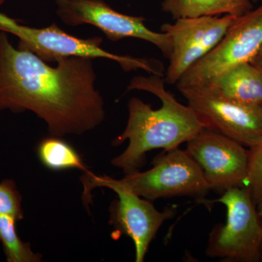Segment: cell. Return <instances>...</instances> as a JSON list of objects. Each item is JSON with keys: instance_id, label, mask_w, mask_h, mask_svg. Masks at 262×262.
<instances>
[{"instance_id": "1", "label": "cell", "mask_w": 262, "mask_h": 262, "mask_svg": "<svg viewBox=\"0 0 262 262\" xmlns=\"http://www.w3.org/2000/svg\"><path fill=\"white\" fill-rule=\"evenodd\" d=\"M92 58H61L52 67L31 52L13 47L0 31V110L32 112L50 135H82L105 119Z\"/></svg>"}, {"instance_id": "2", "label": "cell", "mask_w": 262, "mask_h": 262, "mask_svg": "<svg viewBox=\"0 0 262 262\" xmlns=\"http://www.w3.org/2000/svg\"><path fill=\"white\" fill-rule=\"evenodd\" d=\"M165 81L160 76H137L131 80L127 91H146L161 101V107L153 110L138 98L128 102L126 127L113 141L118 146L128 140L126 149L112 160V165L126 174L135 173L145 163L148 151L157 149L170 150L187 143L203 128L189 106L179 102L167 91Z\"/></svg>"}, {"instance_id": "3", "label": "cell", "mask_w": 262, "mask_h": 262, "mask_svg": "<svg viewBox=\"0 0 262 262\" xmlns=\"http://www.w3.org/2000/svg\"><path fill=\"white\" fill-rule=\"evenodd\" d=\"M152 165L149 170L126 174L122 179L87 172L82 179L84 195L88 201L94 188L120 187L150 201L180 196L201 201L211 191L201 167L186 149L165 150Z\"/></svg>"}, {"instance_id": "4", "label": "cell", "mask_w": 262, "mask_h": 262, "mask_svg": "<svg viewBox=\"0 0 262 262\" xmlns=\"http://www.w3.org/2000/svg\"><path fill=\"white\" fill-rule=\"evenodd\" d=\"M3 1L0 0V5ZM0 31L18 37V48L34 53L48 63L67 57L102 58L117 62L125 72L141 69L150 75L163 76L162 65L158 61L114 54L101 48L102 38L81 39L67 34L55 23L46 28H32L20 25L0 12Z\"/></svg>"}, {"instance_id": "5", "label": "cell", "mask_w": 262, "mask_h": 262, "mask_svg": "<svg viewBox=\"0 0 262 262\" xmlns=\"http://www.w3.org/2000/svg\"><path fill=\"white\" fill-rule=\"evenodd\" d=\"M213 203L225 205L227 221L212 229L207 256L224 261H261L262 222L248 188H232Z\"/></svg>"}, {"instance_id": "6", "label": "cell", "mask_w": 262, "mask_h": 262, "mask_svg": "<svg viewBox=\"0 0 262 262\" xmlns=\"http://www.w3.org/2000/svg\"><path fill=\"white\" fill-rule=\"evenodd\" d=\"M202 126L250 148L262 140V105L239 102L208 84L177 86Z\"/></svg>"}, {"instance_id": "7", "label": "cell", "mask_w": 262, "mask_h": 262, "mask_svg": "<svg viewBox=\"0 0 262 262\" xmlns=\"http://www.w3.org/2000/svg\"><path fill=\"white\" fill-rule=\"evenodd\" d=\"M262 46V4L236 17L220 42L182 75L177 86L208 84L230 67L250 62Z\"/></svg>"}, {"instance_id": "8", "label": "cell", "mask_w": 262, "mask_h": 262, "mask_svg": "<svg viewBox=\"0 0 262 262\" xmlns=\"http://www.w3.org/2000/svg\"><path fill=\"white\" fill-rule=\"evenodd\" d=\"M56 3L57 15L66 25L90 24L97 27L113 42L136 38L154 45L168 59L171 55L170 36L148 28L144 18L119 13L102 0H56Z\"/></svg>"}, {"instance_id": "9", "label": "cell", "mask_w": 262, "mask_h": 262, "mask_svg": "<svg viewBox=\"0 0 262 262\" xmlns=\"http://www.w3.org/2000/svg\"><path fill=\"white\" fill-rule=\"evenodd\" d=\"M186 150L201 167L211 190L223 194L244 187L248 149L241 143L203 127L187 141Z\"/></svg>"}, {"instance_id": "10", "label": "cell", "mask_w": 262, "mask_h": 262, "mask_svg": "<svg viewBox=\"0 0 262 262\" xmlns=\"http://www.w3.org/2000/svg\"><path fill=\"white\" fill-rule=\"evenodd\" d=\"M236 17L225 15L182 18L173 24H163L161 32L167 33L172 42L165 83L177 84L189 69L211 51Z\"/></svg>"}, {"instance_id": "11", "label": "cell", "mask_w": 262, "mask_h": 262, "mask_svg": "<svg viewBox=\"0 0 262 262\" xmlns=\"http://www.w3.org/2000/svg\"><path fill=\"white\" fill-rule=\"evenodd\" d=\"M119 199L110 206V223L115 234L130 237L134 243L135 261H144L149 245L165 221L173 216L171 209L159 211L149 200L120 187L111 188Z\"/></svg>"}, {"instance_id": "12", "label": "cell", "mask_w": 262, "mask_h": 262, "mask_svg": "<svg viewBox=\"0 0 262 262\" xmlns=\"http://www.w3.org/2000/svg\"><path fill=\"white\" fill-rule=\"evenodd\" d=\"M206 84L239 102L262 105V74L250 62L230 67Z\"/></svg>"}, {"instance_id": "13", "label": "cell", "mask_w": 262, "mask_h": 262, "mask_svg": "<svg viewBox=\"0 0 262 262\" xmlns=\"http://www.w3.org/2000/svg\"><path fill=\"white\" fill-rule=\"evenodd\" d=\"M162 10L177 20L182 18L241 16L253 9L251 0H163Z\"/></svg>"}, {"instance_id": "14", "label": "cell", "mask_w": 262, "mask_h": 262, "mask_svg": "<svg viewBox=\"0 0 262 262\" xmlns=\"http://www.w3.org/2000/svg\"><path fill=\"white\" fill-rule=\"evenodd\" d=\"M37 151L41 163L51 170L77 168L85 173L89 172L79 153L61 137L51 136L43 139L39 142Z\"/></svg>"}, {"instance_id": "15", "label": "cell", "mask_w": 262, "mask_h": 262, "mask_svg": "<svg viewBox=\"0 0 262 262\" xmlns=\"http://www.w3.org/2000/svg\"><path fill=\"white\" fill-rule=\"evenodd\" d=\"M17 221L8 215L0 214V241L7 261L39 262L42 261L39 253H34L29 243L24 242L16 231Z\"/></svg>"}, {"instance_id": "16", "label": "cell", "mask_w": 262, "mask_h": 262, "mask_svg": "<svg viewBox=\"0 0 262 262\" xmlns=\"http://www.w3.org/2000/svg\"><path fill=\"white\" fill-rule=\"evenodd\" d=\"M244 187L248 188L256 206L262 200V140L248 149L247 175Z\"/></svg>"}, {"instance_id": "17", "label": "cell", "mask_w": 262, "mask_h": 262, "mask_svg": "<svg viewBox=\"0 0 262 262\" xmlns=\"http://www.w3.org/2000/svg\"><path fill=\"white\" fill-rule=\"evenodd\" d=\"M22 196L16 184L11 179H5L0 183V214L8 215L15 221L24 219Z\"/></svg>"}, {"instance_id": "18", "label": "cell", "mask_w": 262, "mask_h": 262, "mask_svg": "<svg viewBox=\"0 0 262 262\" xmlns=\"http://www.w3.org/2000/svg\"><path fill=\"white\" fill-rule=\"evenodd\" d=\"M250 63L254 66L262 74V46L259 48V50H258L257 53H256V55L253 57Z\"/></svg>"}, {"instance_id": "19", "label": "cell", "mask_w": 262, "mask_h": 262, "mask_svg": "<svg viewBox=\"0 0 262 262\" xmlns=\"http://www.w3.org/2000/svg\"><path fill=\"white\" fill-rule=\"evenodd\" d=\"M256 210H257L258 216L262 222V200L256 204Z\"/></svg>"}, {"instance_id": "20", "label": "cell", "mask_w": 262, "mask_h": 262, "mask_svg": "<svg viewBox=\"0 0 262 262\" xmlns=\"http://www.w3.org/2000/svg\"><path fill=\"white\" fill-rule=\"evenodd\" d=\"M261 261H262V244L261 246Z\"/></svg>"}, {"instance_id": "21", "label": "cell", "mask_w": 262, "mask_h": 262, "mask_svg": "<svg viewBox=\"0 0 262 262\" xmlns=\"http://www.w3.org/2000/svg\"><path fill=\"white\" fill-rule=\"evenodd\" d=\"M251 1L253 2V3H256V2H258V0H251Z\"/></svg>"}, {"instance_id": "22", "label": "cell", "mask_w": 262, "mask_h": 262, "mask_svg": "<svg viewBox=\"0 0 262 262\" xmlns=\"http://www.w3.org/2000/svg\"><path fill=\"white\" fill-rule=\"evenodd\" d=\"M261 1H262V0H261Z\"/></svg>"}]
</instances>
